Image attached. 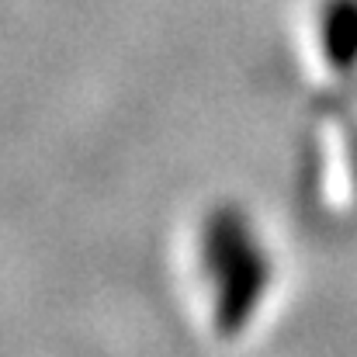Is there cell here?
Here are the masks:
<instances>
[{
    "label": "cell",
    "instance_id": "obj_1",
    "mask_svg": "<svg viewBox=\"0 0 357 357\" xmlns=\"http://www.w3.org/2000/svg\"><path fill=\"white\" fill-rule=\"evenodd\" d=\"M202 267L212 284V323L219 337L243 333L271 284V260L236 205H219L202 226Z\"/></svg>",
    "mask_w": 357,
    "mask_h": 357
},
{
    "label": "cell",
    "instance_id": "obj_2",
    "mask_svg": "<svg viewBox=\"0 0 357 357\" xmlns=\"http://www.w3.org/2000/svg\"><path fill=\"white\" fill-rule=\"evenodd\" d=\"M319 45L337 73L357 63V0H326L319 17Z\"/></svg>",
    "mask_w": 357,
    "mask_h": 357
}]
</instances>
